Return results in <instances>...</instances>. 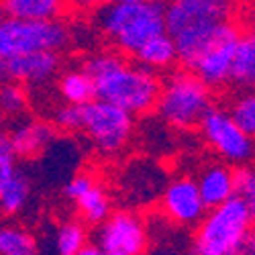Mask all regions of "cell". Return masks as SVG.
Masks as SVG:
<instances>
[{"instance_id": "obj_1", "label": "cell", "mask_w": 255, "mask_h": 255, "mask_svg": "<svg viewBox=\"0 0 255 255\" xmlns=\"http://www.w3.org/2000/svg\"><path fill=\"white\" fill-rule=\"evenodd\" d=\"M84 70L94 80L98 100L111 102L133 117L157 109L163 82H159L155 72L125 61L115 51L90 55L84 61Z\"/></svg>"}, {"instance_id": "obj_2", "label": "cell", "mask_w": 255, "mask_h": 255, "mask_svg": "<svg viewBox=\"0 0 255 255\" xmlns=\"http://www.w3.org/2000/svg\"><path fill=\"white\" fill-rule=\"evenodd\" d=\"M165 2L117 0L96 10V25L123 53L135 55L151 39L165 35Z\"/></svg>"}, {"instance_id": "obj_3", "label": "cell", "mask_w": 255, "mask_h": 255, "mask_svg": "<svg viewBox=\"0 0 255 255\" xmlns=\"http://www.w3.org/2000/svg\"><path fill=\"white\" fill-rule=\"evenodd\" d=\"M253 217V210L237 198L208 210L196 229L194 255H229L247 245Z\"/></svg>"}, {"instance_id": "obj_4", "label": "cell", "mask_w": 255, "mask_h": 255, "mask_svg": "<svg viewBox=\"0 0 255 255\" xmlns=\"http://www.w3.org/2000/svg\"><path fill=\"white\" fill-rule=\"evenodd\" d=\"M210 88L190 70H178L167 76L161 86V96L157 102L159 117L178 129H190L200 125L208 115Z\"/></svg>"}, {"instance_id": "obj_5", "label": "cell", "mask_w": 255, "mask_h": 255, "mask_svg": "<svg viewBox=\"0 0 255 255\" xmlns=\"http://www.w3.org/2000/svg\"><path fill=\"white\" fill-rule=\"evenodd\" d=\"M70 41V31L61 20H0V57L8 59L37 51L57 53Z\"/></svg>"}, {"instance_id": "obj_6", "label": "cell", "mask_w": 255, "mask_h": 255, "mask_svg": "<svg viewBox=\"0 0 255 255\" xmlns=\"http://www.w3.org/2000/svg\"><path fill=\"white\" fill-rule=\"evenodd\" d=\"M233 4L225 0H174L165 8V31L172 39L198 35L231 23Z\"/></svg>"}, {"instance_id": "obj_7", "label": "cell", "mask_w": 255, "mask_h": 255, "mask_svg": "<svg viewBox=\"0 0 255 255\" xmlns=\"http://www.w3.org/2000/svg\"><path fill=\"white\" fill-rule=\"evenodd\" d=\"M133 115L119 109V106L94 100L84 106V127L86 135L94 143V147L102 153H117L129 143L133 135Z\"/></svg>"}, {"instance_id": "obj_8", "label": "cell", "mask_w": 255, "mask_h": 255, "mask_svg": "<svg viewBox=\"0 0 255 255\" xmlns=\"http://www.w3.org/2000/svg\"><path fill=\"white\" fill-rule=\"evenodd\" d=\"M200 133L204 141L229 163L243 165L253 155V137L229 111L212 106L200 123Z\"/></svg>"}, {"instance_id": "obj_9", "label": "cell", "mask_w": 255, "mask_h": 255, "mask_svg": "<svg viewBox=\"0 0 255 255\" xmlns=\"http://www.w3.org/2000/svg\"><path fill=\"white\" fill-rule=\"evenodd\" d=\"M241 31L235 23H225L219 27L217 37L204 49V53L194 61L190 72H194L208 88H221L227 82H233L237 45Z\"/></svg>"}, {"instance_id": "obj_10", "label": "cell", "mask_w": 255, "mask_h": 255, "mask_svg": "<svg viewBox=\"0 0 255 255\" xmlns=\"http://www.w3.org/2000/svg\"><path fill=\"white\" fill-rule=\"evenodd\" d=\"M98 245L104 253L121 255H141L147 247V231L139 217L133 212H115V215L100 227Z\"/></svg>"}, {"instance_id": "obj_11", "label": "cell", "mask_w": 255, "mask_h": 255, "mask_svg": "<svg viewBox=\"0 0 255 255\" xmlns=\"http://www.w3.org/2000/svg\"><path fill=\"white\" fill-rule=\"evenodd\" d=\"M163 212L178 225H200L206 217V204L202 200L198 182L192 178H178L163 190Z\"/></svg>"}, {"instance_id": "obj_12", "label": "cell", "mask_w": 255, "mask_h": 255, "mask_svg": "<svg viewBox=\"0 0 255 255\" xmlns=\"http://www.w3.org/2000/svg\"><path fill=\"white\" fill-rule=\"evenodd\" d=\"M59 57L53 51H37L2 59L0 70L8 82L16 84H45L55 76Z\"/></svg>"}, {"instance_id": "obj_13", "label": "cell", "mask_w": 255, "mask_h": 255, "mask_svg": "<svg viewBox=\"0 0 255 255\" xmlns=\"http://www.w3.org/2000/svg\"><path fill=\"white\" fill-rule=\"evenodd\" d=\"M10 145L18 157H35L47 147L53 133L51 127L33 119H18L12 123L10 131L6 133Z\"/></svg>"}, {"instance_id": "obj_14", "label": "cell", "mask_w": 255, "mask_h": 255, "mask_svg": "<svg viewBox=\"0 0 255 255\" xmlns=\"http://www.w3.org/2000/svg\"><path fill=\"white\" fill-rule=\"evenodd\" d=\"M198 188L204 204L212 210L235 198V178L227 165H208L198 176Z\"/></svg>"}, {"instance_id": "obj_15", "label": "cell", "mask_w": 255, "mask_h": 255, "mask_svg": "<svg viewBox=\"0 0 255 255\" xmlns=\"http://www.w3.org/2000/svg\"><path fill=\"white\" fill-rule=\"evenodd\" d=\"M135 59H137L139 66L151 70V72H155V70H167V68H172L176 61H180L176 41L169 37L167 33L151 39L147 45H143L135 53Z\"/></svg>"}, {"instance_id": "obj_16", "label": "cell", "mask_w": 255, "mask_h": 255, "mask_svg": "<svg viewBox=\"0 0 255 255\" xmlns=\"http://www.w3.org/2000/svg\"><path fill=\"white\" fill-rule=\"evenodd\" d=\"M59 94L66 100V104L74 106H88L90 102L96 100V86L94 80L86 70H70L66 74H61L59 78Z\"/></svg>"}, {"instance_id": "obj_17", "label": "cell", "mask_w": 255, "mask_h": 255, "mask_svg": "<svg viewBox=\"0 0 255 255\" xmlns=\"http://www.w3.org/2000/svg\"><path fill=\"white\" fill-rule=\"evenodd\" d=\"M233 84L255 90V27L241 33L233 68Z\"/></svg>"}, {"instance_id": "obj_18", "label": "cell", "mask_w": 255, "mask_h": 255, "mask_svg": "<svg viewBox=\"0 0 255 255\" xmlns=\"http://www.w3.org/2000/svg\"><path fill=\"white\" fill-rule=\"evenodd\" d=\"M2 10L8 18L18 20H55L61 12L57 0H2Z\"/></svg>"}, {"instance_id": "obj_19", "label": "cell", "mask_w": 255, "mask_h": 255, "mask_svg": "<svg viewBox=\"0 0 255 255\" xmlns=\"http://www.w3.org/2000/svg\"><path fill=\"white\" fill-rule=\"evenodd\" d=\"M29 194H31V182L20 169H16L14 176L0 182V206H2V212L8 217L20 212L29 200Z\"/></svg>"}, {"instance_id": "obj_20", "label": "cell", "mask_w": 255, "mask_h": 255, "mask_svg": "<svg viewBox=\"0 0 255 255\" xmlns=\"http://www.w3.org/2000/svg\"><path fill=\"white\" fill-rule=\"evenodd\" d=\"M80 215L84 217V221L90 225H104L113 215H111V200L109 194L104 192V188L94 184L86 194H84L78 202H76Z\"/></svg>"}, {"instance_id": "obj_21", "label": "cell", "mask_w": 255, "mask_h": 255, "mask_svg": "<svg viewBox=\"0 0 255 255\" xmlns=\"http://www.w3.org/2000/svg\"><path fill=\"white\" fill-rule=\"evenodd\" d=\"M0 253L2 255H39V245L31 231L6 225L0 231Z\"/></svg>"}, {"instance_id": "obj_22", "label": "cell", "mask_w": 255, "mask_h": 255, "mask_svg": "<svg viewBox=\"0 0 255 255\" xmlns=\"http://www.w3.org/2000/svg\"><path fill=\"white\" fill-rule=\"evenodd\" d=\"M86 241H88V235L84 225L78 221H68L55 229L51 243H53L55 255H80V251L88 245Z\"/></svg>"}, {"instance_id": "obj_23", "label": "cell", "mask_w": 255, "mask_h": 255, "mask_svg": "<svg viewBox=\"0 0 255 255\" xmlns=\"http://www.w3.org/2000/svg\"><path fill=\"white\" fill-rule=\"evenodd\" d=\"M27 92L16 82H4L0 90V106L6 117H20L27 109Z\"/></svg>"}, {"instance_id": "obj_24", "label": "cell", "mask_w": 255, "mask_h": 255, "mask_svg": "<svg viewBox=\"0 0 255 255\" xmlns=\"http://www.w3.org/2000/svg\"><path fill=\"white\" fill-rule=\"evenodd\" d=\"M235 178V198L247 204L255 215V169L249 165H239L233 169Z\"/></svg>"}, {"instance_id": "obj_25", "label": "cell", "mask_w": 255, "mask_h": 255, "mask_svg": "<svg viewBox=\"0 0 255 255\" xmlns=\"http://www.w3.org/2000/svg\"><path fill=\"white\" fill-rule=\"evenodd\" d=\"M231 115L251 137H255V90L237 98L231 109Z\"/></svg>"}, {"instance_id": "obj_26", "label": "cell", "mask_w": 255, "mask_h": 255, "mask_svg": "<svg viewBox=\"0 0 255 255\" xmlns=\"http://www.w3.org/2000/svg\"><path fill=\"white\" fill-rule=\"evenodd\" d=\"M53 123L55 127L63 131H78L84 127V106H74V104H63L53 113Z\"/></svg>"}, {"instance_id": "obj_27", "label": "cell", "mask_w": 255, "mask_h": 255, "mask_svg": "<svg viewBox=\"0 0 255 255\" xmlns=\"http://www.w3.org/2000/svg\"><path fill=\"white\" fill-rule=\"evenodd\" d=\"M96 182L90 178V176H86V174H80V176H74L68 184H66V188H63V194H66L70 200H74V202H78L84 194L88 192V190L94 186Z\"/></svg>"}, {"instance_id": "obj_28", "label": "cell", "mask_w": 255, "mask_h": 255, "mask_svg": "<svg viewBox=\"0 0 255 255\" xmlns=\"http://www.w3.org/2000/svg\"><path fill=\"white\" fill-rule=\"evenodd\" d=\"M80 255H106V253L102 251V247H100V245H94V243H88L86 247H84V249L80 251Z\"/></svg>"}, {"instance_id": "obj_29", "label": "cell", "mask_w": 255, "mask_h": 255, "mask_svg": "<svg viewBox=\"0 0 255 255\" xmlns=\"http://www.w3.org/2000/svg\"><path fill=\"white\" fill-rule=\"evenodd\" d=\"M229 255H253V251H251V247H249V243H247V245H243V247H239V249H235V251H231Z\"/></svg>"}, {"instance_id": "obj_30", "label": "cell", "mask_w": 255, "mask_h": 255, "mask_svg": "<svg viewBox=\"0 0 255 255\" xmlns=\"http://www.w3.org/2000/svg\"><path fill=\"white\" fill-rule=\"evenodd\" d=\"M249 247L255 255V217H253V225H251V235H249Z\"/></svg>"}, {"instance_id": "obj_31", "label": "cell", "mask_w": 255, "mask_h": 255, "mask_svg": "<svg viewBox=\"0 0 255 255\" xmlns=\"http://www.w3.org/2000/svg\"><path fill=\"white\" fill-rule=\"evenodd\" d=\"M106 255H121V253H106Z\"/></svg>"}]
</instances>
